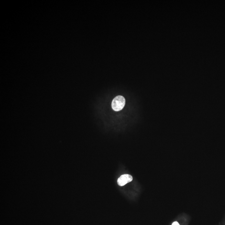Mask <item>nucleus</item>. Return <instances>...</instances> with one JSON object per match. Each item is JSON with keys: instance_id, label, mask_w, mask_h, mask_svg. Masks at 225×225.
Returning <instances> with one entry per match:
<instances>
[{"instance_id": "obj_1", "label": "nucleus", "mask_w": 225, "mask_h": 225, "mask_svg": "<svg viewBox=\"0 0 225 225\" xmlns=\"http://www.w3.org/2000/svg\"><path fill=\"white\" fill-rule=\"evenodd\" d=\"M125 99L121 96H118L115 98L112 102V109L115 111H121L125 105Z\"/></svg>"}, {"instance_id": "obj_2", "label": "nucleus", "mask_w": 225, "mask_h": 225, "mask_svg": "<svg viewBox=\"0 0 225 225\" xmlns=\"http://www.w3.org/2000/svg\"><path fill=\"white\" fill-rule=\"evenodd\" d=\"M133 180V177L131 175L129 174H124L122 175L118 179L117 183L118 185L120 186H123L127 183L130 182Z\"/></svg>"}, {"instance_id": "obj_3", "label": "nucleus", "mask_w": 225, "mask_h": 225, "mask_svg": "<svg viewBox=\"0 0 225 225\" xmlns=\"http://www.w3.org/2000/svg\"><path fill=\"white\" fill-rule=\"evenodd\" d=\"M172 225H180V224L179 223H178V222H177L176 221H175L173 223Z\"/></svg>"}]
</instances>
